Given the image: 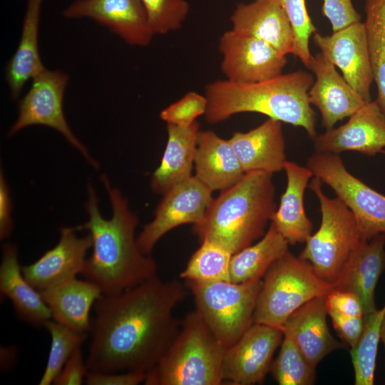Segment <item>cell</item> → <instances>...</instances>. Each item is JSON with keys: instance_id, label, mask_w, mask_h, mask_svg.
Wrapping results in <instances>:
<instances>
[{"instance_id": "obj_40", "label": "cell", "mask_w": 385, "mask_h": 385, "mask_svg": "<svg viewBox=\"0 0 385 385\" xmlns=\"http://www.w3.org/2000/svg\"><path fill=\"white\" fill-rule=\"evenodd\" d=\"M325 304L327 309H334L352 317H364L360 299L350 291L334 288L325 296Z\"/></svg>"}, {"instance_id": "obj_42", "label": "cell", "mask_w": 385, "mask_h": 385, "mask_svg": "<svg viewBox=\"0 0 385 385\" xmlns=\"http://www.w3.org/2000/svg\"><path fill=\"white\" fill-rule=\"evenodd\" d=\"M146 373L137 371L103 373L88 371L86 384L88 385H137L145 382Z\"/></svg>"}, {"instance_id": "obj_39", "label": "cell", "mask_w": 385, "mask_h": 385, "mask_svg": "<svg viewBox=\"0 0 385 385\" xmlns=\"http://www.w3.org/2000/svg\"><path fill=\"white\" fill-rule=\"evenodd\" d=\"M327 310L339 337L351 348L354 347L362 333L364 317L346 315L332 309Z\"/></svg>"}, {"instance_id": "obj_22", "label": "cell", "mask_w": 385, "mask_h": 385, "mask_svg": "<svg viewBox=\"0 0 385 385\" xmlns=\"http://www.w3.org/2000/svg\"><path fill=\"white\" fill-rule=\"evenodd\" d=\"M327 315L325 296L317 297L291 314L282 328L314 367L329 354L344 347L331 334Z\"/></svg>"}, {"instance_id": "obj_18", "label": "cell", "mask_w": 385, "mask_h": 385, "mask_svg": "<svg viewBox=\"0 0 385 385\" xmlns=\"http://www.w3.org/2000/svg\"><path fill=\"white\" fill-rule=\"evenodd\" d=\"M335 67L322 52L312 56L308 67L316 77L308 92L309 101L319 111L322 125L327 130L350 117L368 102L339 74Z\"/></svg>"}, {"instance_id": "obj_11", "label": "cell", "mask_w": 385, "mask_h": 385, "mask_svg": "<svg viewBox=\"0 0 385 385\" xmlns=\"http://www.w3.org/2000/svg\"><path fill=\"white\" fill-rule=\"evenodd\" d=\"M212 193L195 175L167 191L155 210L153 220L137 237L140 251L150 255L155 244L169 231L199 222L213 199Z\"/></svg>"}, {"instance_id": "obj_8", "label": "cell", "mask_w": 385, "mask_h": 385, "mask_svg": "<svg viewBox=\"0 0 385 385\" xmlns=\"http://www.w3.org/2000/svg\"><path fill=\"white\" fill-rule=\"evenodd\" d=\"M262 279L247 282L185 281L196 311L227 348L254 323L253 316Z\"/></svg>"}, {"instance_id": "obj_10", "label": "cell", "mask_w": 385, "mask_h": 385, "mask_svg": "<svg viewBox=\"0 0 385 385\" xmlns=\"http://www.w3.org/2000/svg\"><path fill=\"white\" fill-rule=\"evenodd\" d=\"M68 80V74L59 70L46 68L31 80L28 92L19 101L18 116L9 128L8 135L13 136L31 125L51 128L78 150L90 165L98 169V163L74 135L63 113V96Z\"/></svg>"}, {"instance_id": "obj_30", "label": "cell", "mask_w": 385, "mask_h": 385, "mask_svg": "<svg viewBox=\"0 0 385 385\" xmlns=\"http://www.w3.org/2000/svg\"><path fill=\"white\" fill-rule=\"evenodd\" d=\"M364 11L368 45L376 102L385 115V0H365Z\"/></svg>"}, {"instance_id": "obj_36", "label": "cell", "mask_w": 385, "mask_h": 385, "mask_svg": "<svg viewBox=\"0 0 385 385\" xmlns=\"http://www.w3.org/2000/svg\"><path fill=\"white\" fill-rule=\"evenodd\" d=\"M287 14L294 34V55L308 68L312 55L309 50V38L316 31L307 11L305 0H273Z\"/></svg>"}, {"instance_id": "obj_21", "label": "cell", "mask_w": 385, "mask_h": 385, "mask_svg": "<svg viewBox=\"0 0 385 385\" xmlns=\"http://www.w3.org/2000/svg\"><path fill=\"white\" fill-rule=\"evenodd\" d=\"M385 270V234L364 240L343 268L334 289L355 293L361 300L364 317L376 309L375 289Z\"/></svg>"}, {"instance_id": "obj_15", "label": "cell", "mask_w": 385, "mask_h": 385, "mask_svg": "<svg viewBox=\"0 0 385 385\" xmlns=\"http://www.w3.org/2000/svg\"><path fill=\"white\" fill-rule=\"evenodd\" d=\"M62 16L91 19L130 46H146L155 35L140 0H76L63 9Z\"/></svg>"}, {"instance_id": "obj_28", "label": "cell", "mask_w": 385, "mask_h": 385, "mask_svg": "<svg viewBox=\"0 0 385 385\" xmlns=\"http://www.w3.org/2000/svg\"><path fill=\"white\" fill-rule=\"evenodd\" d=\"M42 4L43 0H27L19 41L6 66V81L14 100L29 80L46 69L38 48Z\"/></svg>"}, {"instance_id": "obj_12", "label": "cell", "mask_w": 385, "mask_h": 385, "mask_svg": "<svg viewBox=\"0 0 385 385\" xmlns=\"http://www.w3.org/2000/svg\"><path fill=\"white\" fill-rule=\"evenodd\" d=\"M220 68L225 79L235 83H253L282 74L287 59L269 43L232 29L219 39Z\"/></svg>"}, {"instance_id": "obj_33", "label": "cell", "mask_w": 385, "mask_h": 385, "mask_svg": "<svg viewBox=\"0 0 385 385\" xmlns=\"http://www.w3.org/2000/svg\"><path fill=\"white\" fill-rule=\"evenodd\" d=\"M313 366L292 339L283 335L279 354L270 372L279 385H311L316 378Z\"/></svg>"}, {"instance_id": "obj_34", "label": "cell", "mask_w": 385, "mask_h": 385, "mask_svg": "<svg viewBox=\"0 0 385 385\" xmlns=\"http://www.w3.org/2000/svg\"><path fill=\"white\" fill-rule=\"evenodd\" d=\"M44 327L48 331L51 342L44 372L39 385L53 384L67 360L85 342L87 334L76 332L51 319Z\"/></svg>"}, {"instance_id": "obj_9", "label": "cell", "mask_w": 385, "mask_h": 385, "mask_svg": "<svg viewBox=\"0 0 385 385\" xmlns=\"http://www.w3.org/2000/svg\"><path fill=\"white\" fill-rule=\"evenodd\" d=\"M307 167L351 210L365 240L385 234V195L349 173L339 154L315 151Z\"/></svg>"}, {"instance_id": "obj_1", "label": "cell", "mask_w": 385, "mask_h": 385, "mask_svg": "<svg viewBox=\"0 0 385 385\" xmlns=\"http://www.w3.org/2000/svg\"><path fill=\"white\" fill-rule=\"evenodd\" d=\"M186 294L178 280L158 275L94 306L88 371L148 372L160 359L179 329L174 310Z\"/></svg>"}, {"instance_id": "obj_4", "label": "cell", "mask_w": 385, "mask_h": 385, "mask_svg": "<svg viewBox=\"0 0 385 385\" xmlns=\"http://www.w3.org/2000/svg\"><path fill=\"white\" fill-rule=\"evenodd\" d=\"M272 173H245L233 186L213 198L192 232L200 242H214L232 254L264 235L276 210Z\"/></svg>"}, {"instance_id": "obj_6", "label": "cell", "mask_w": 385, "mask_h": 385, "mask_svg": "<svg viewBox=\"0 0 385 385\" xmlns=\"http://www.w3.org/2000/svg\"><path fill=\"white\" fill-rule=\"evenodd\" d=\"M322 183L314 177L309 185L319 200L322 221L299 257L318 277L334 285L351 255L366 240L351 210L337 197H329Z\"/></svg>"}, {"instance_id": "obj_3", "label": "cell", "mask_w": 385, "mask_h": 385, "mask_svg": "<svg viewBox=\"0 0 385 385\" xmlns=\"http://www.w3.org/2000/svg\"><path fill=\"white\" fill-rule=\"evenodd\" d=\"M314 82L312 75L302 70L253 83L217 80L205 87V117L215 125L238 113H258L302 127L314 140L317 135L316 114L308 96Z\"/></svg>"}, {"instance_id": "obj_35", "label": "cell", "mask_w": 385, "mask_h": 385, "mask_svg": "<svg viewBox=\"0 0 385 385\" xmlns=\"http://www.w3.org/2000/svg\"><path fill=\"white\" fill-rule=\"evenodd\" d=\"M154 34H166L180 29L190 5L186 0H140Z\"/></svg>"}, {"instance_id": "obj_25", "label": "cell", "mask_w": 385, "mask_h": 385, "mask_svg": "<svg viewBox=\"0 0 385 385\" xmlns=\"http://www.w3.org/2000/svg\"><path fill=\"white\" fill-rule=\"evenodd\" d=\"M195 176L212 192L238 183L245 173L229 141L212 130H200L194 161Z\"/></svg>"}, {"instance_id": "obj_23", "label": "cell", "mask_w": 385, "mask_h": 385, "mask_svg": "<svg viewBox=\"0 0 385 385\" xmlns=\"http://www.w3.org/2000/svg\"><path fill=\"white\" fill-rule=\"evenodd\" d=\"M40 292L52 319L76 332H90L91 310L103 296L97 285L74 277Z\"/></svg>"}, {"instance_id": "obj_17", "label": "cell", "mask_w": 385, "mask_h": 385, "mask_svg": "<svg viewBox=\"0 0 385 385\" xmlns=\"http://www.w3.org/2000/svg\"><path fill=\"white\" fill-rule=\"evenodd\" d=\"M78 227L60 229L58 243L34 262L22 267L26 279L38 290L42 291L76 277L81 274L86 253L92 247L89 235L78 237Z\"/></svg>"}, {"instance_id": "obj_14", "label": "cell", "mask_w": 385, "mask_h": 385, "mask_svg": "<svg viewBox=\"0 0 385 385\" xmlns=\"http://www.w3.org/2000/svg\"><path fill=\"white\" fill-rule=\"evenodd\" d=\"M312 37L320 52L340 69L345 81L365 101H371L374 76L364 24H353L329 36L316 31Z\"/></svg>"}, {"instance_id": "obj_31", "label": "cell", "mask_w": 385, "mask_h": 385, "mask_svg": "<svg viewBox=\"0 0 385 385\" xmlns=\"http://www.w3.org/2000/svg\"><path fill=\"white\" fill-rule=\"evenodd\" d=\"M385 314V304L364 317L362 333L357 344L351 348L350 355L354 371L355 385H372L380 331Z\"/></svg>"}, {"instance_id": "obj_44", "label": "cell", "mask_w": 385, "mask_h": 385, "mask_svg": "<svg viewBox=\"0 0 385 385\" xmlns=\"http://www.w3.org/2000/svg\"><path fill=\"white\" fill-rule=\"evenodd\" d=\"M380 340L383 342L384 348H385V314H384L381 326Z\"/></svg>"}, {"instance_id": "obj_20", "label": "cell", "mask_w": 385, "mask_h": 385, "mask_svg": "<svg viewBox=\"0 0 385 385\" xmlns=\"http://www.w3.org/2000/svg\"><path fill=\"white\" fill-rule=\"evenodd\" d=\"M228 140L245 173L283 170L286 154L281 121L269 118L248 132L234 133Z\"/></svg>"}, {"instance_id": "obj_7", "label": "cell", "mask_w": 385, "mask_h": 385, "mask_svg": "<svg viewBox=\"0 0 385 385\" xmlns=\"http://www.w3.org/2000/svg\"><path fill=\"white\" fill-rule=\"evenodd\" d=\"M334 288L333 284L314 273L309 262L287 250L262 278L253 322L282 329L296 309L315 297L326 296Z\"/></svg>"}, {"instance_id": "obj_37", "label": "cell", "mask_w": 385, "mask_h": 385, "mask_svg": "<svg viewBox=\"0 0 385 385\" xmlns=\"http://www.w3.org/2000/svg\"><path fill=\"white\" fill-rule=\"evenodd\" d=\"M207 100L205 95L195 91L186 93L181 98L163 108L160 118L166 123L187 128L205 114Z\"/></svg>"}, {"instance_id": "obj_2", "label": "cell", "mask_w": 385, "mask_h": 385, "mask_svg": "<svg viewBox=\"0 0 385 385\" xmlns=\"http://www.w3.org/2000/svg\"><path fill=\"white\" fill-rule=\"evenodd\" d=\"M101 180L109 196L112 217H103L96 190L88 184L85 203L88 218L78 227L89 232L93 250L81 274L97 285L103 295L112 296L156 276L157 266L150 255L138 247L135 237L138 218L127 199L112 187L106 175H101Z\"/></svg>"}, {"instance_id": "obj_43", "label": "cell", "mask_w": 385, "mask_h": 385, "mask_svg": "<svg viewBox=\"0 0 385 385\" xmlns=\"http://www.w3.org/2000/svg\"><path fill=\"white\" fill-rule=\"evenodd\" d=\"M11 200L9 189L2 170L0 175V239L8 238L13 230L11 218Z\"/></svg>"}, {"instance_id": "obj_38", "label": "cell", "mask_w": 385, "mask_h": 385, "mask_svg": "<svg viewBox=\"0 0 385 385\" xmlns=\"http://www.w3.org/2000/svg\"><path fill=\"white\" fill-rule=\"evenodd\" d=\"M322 11L329 21L332 32L360 22L361 19L351 0H323Z\"/></svg>"}, {"instance_id": "obj_41", "label": "cell", "mask_w": 385, "mask_h": 385, "mask_svg": "<svg viewBox=\"0 0 385 385\" xmlns=\"http://www.w3.org/2000/svg\"><path fill=\"white\" fill-rule=\"evenodd\" d=\"M88 372L86 361L83 359L81 347L74 351L67 360L53 384L80 385L86 381Z\"/></svg>"}, {"instance_id": "obj_29", "label": "cell", "mask_w": 385, "mask_h": 385, "mask_svg": "<svg viewBox=\"0 0 385 385\" xmlns=\"http://www.w3.org/2000/svg\"><path fill=\"white\" fill-rule=\"evenodd\" d=\"M288 245L287 240L270 223L260 240L232 255L230 281L242 283L262 279L270 267L288 250Z\"/></svg>"}, {"instance_id": "obj_5", "label": "cell", "mask_w": 385, "mask_h": 385, "mask_svg": "<svg viewBox=\"0 0 385 385\" xmlns=\"http://www.w3.org/2000/svg\"><path fill=\"white\" fill-rule=\"evenodd\" d=\"M224 345L198 312L188 313L156 365L146 374L147 385H220L223 384Z\"/></svg>"}, {"instance_id": "obj_45", "label": "cell", "mask_w": 385, "mask_h": 385, "mask_svg": "<svg viewBox=\"0 0 385 385\" xmlns=\"http://www.w3.org/2000/svg\"><path fill=\"white\" fill-rule=\"evenodd\" d=\"M382 153H384V154H385V150H383Z\"/></svg>"}, {"instance_id": "obj_26", "label": "cell", "mask_w": 385, "mask_h": 385, "mask_svg": "<svg viewBox=\"0 0 385 385\" xmlns=\"http://www.w3.org/2000/svg\"><path fill=\"white\" fill-rule=\"evenodd\" d=\"M0 292L11 302L19 317L27 323L41 327L51 319V313L41 292L23 274L17 247L10 243L3 246Z\"/></svg>"}, {"instance_id": "obj_16", "label": "cell", "mask_w": 385, "mask_h": 385, "mask_svg": "<svg viewBox=\"0 0 385 385\" xmlns=\"http://www.w3.org/2000/svg\"><path fill=\"white\" fill-rule=\"evenodd\" d=\"M344 125L327 130L313 140L315 150L339 154L356 151L367 155L385 148V115L376 101L366 102Z\"/></svg>"}, {"instance_id": "obj_24", "label": "cell", "mask_w": 385, "mask_h": 385, "mask_svg": "<svg viewBox=\"0 0 385 385\" xmlns=\"http://www.w3.org/2000/svg\"><path fill=\"white\" fill-rule=\"evenodd\" d=\"M283 170L287 176V187L271 223L289 245L306 242L312 235L313 225L306 215L304 195L314 176L307 167L286 160Z\"/></svg>"}, {"instance_id": "obj_27", "label": "cell", "mask_w": 385, "mask_h": 385, "mask_svg": "<svg viewBox=\"0 0 385 385\" xmlns=\"http://www.w3.org/2000/svg\"><path fill=\"white\" fill-rule=\"evenodd\" d=\"M168 139L159 166L151 176L153 192L164 195L175 185L191 176L194 165L200 124L187 128L167 124Z\"/></svg>"}, {"instance_id": "obj_32", "label": "cell", "mask_w": 385, "mask_h": 385, "mask_svg": "<svg viewBox=\"0 0 385 385\" xmlns=\"http://www.w3.org/2000/svg\"><path fill=\"white\" fill-rule=\"evenodd\" d=\"M232 255L214 242L203 240L191 255L180 277L185 281L203 282L230 281V267Z\"/></svg>"}, {"instance_id": "obj_13", "label": "cell", "mask_w": 385, "mask_h": 385, "mask_svg": "<svg viewBox=\"0 0 385 385\" xmlns=\"http://www.w3.org/2000/svg\"><path fill=\"white\" fill-rule=\"evenodd\" d=\"M283 335L281 328L253 323L235 343L225 349L223 382L232 385L262 383Z\"/></svg>"}, {"instance_id": "obj_19", "label": "cell", "mask_w": 385, "mask_h": 385, "mask_svg": "<svg viewBox=\"0 0 385 385\" xmlns=\"http://www.w3.org/2000/svg\"><path fill=\"white\" fill-rule=\"evenodd\" d=\"M232 30L259 38L281 54H294V34L284 10L273 0L240 3L230 16Z\"/></svg>"}]
</instances>
